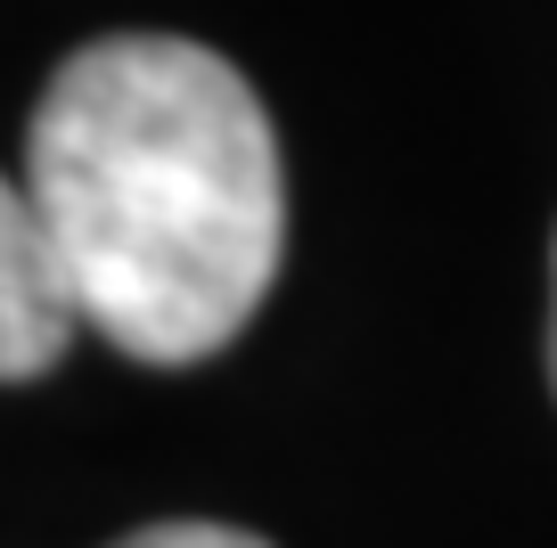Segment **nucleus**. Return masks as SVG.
I'll list each match as a JSON object with an SVG mask.
<instances>
[{"instance_id": "obj_1", "label": "nucleus", "mask_w": 557, "mask_h": 548, "mask_svg": "<svg viewBox=\"0 0 557 548\" xmlns=\"http://www.w3.org/2000/svg\"><path fill=\"white\" fill-rule=\"evenodd\" d=\"M25 197L115 352L189 369L278 278L287 180L255 83L181 34H107L25 123Z\"/></svg>"}, {"instance_id": "obj_2", "label": "nucleus", "mask_w": 557, "mask_h": 548, "mask_svg": "<svg viewBox=\"0 0 557 548\" xmlns=\"http://www.w3.org/2000/svg\"><path fill=\"white\" fill-rule=\"evenodd\" d=\"M83 320L90 311H83V287H74L58 238L41 229L34 197L9 189L0 197V377L9 385L50 377Z\"/></svg>"}, {"instance_id": "obj_3", "label": "nucleus", "mask_w": 557, "mask_h": 548, "mask_svg": "<svg viewBox=\"0 0 557 548\" xmlns=\"http://www.w3.org/2000/svg\"><path fill=\"white\" fill-rule=\"evenodd\" d=\"M115 548H271L262 532H238V524H148Z\"/></svg>"}, {"instance_id": "obj_4", "label": "nucleus", "mask_w": 557, "mask_h": 548, "mask_svg": "<svg viewBox=\"0 0 557 548\" xmlns=\"http://www.w3.org/2000/svg\"><path fill=\"white\" fill-rule=\"evenodd\" d=\"M549 385H557V303H549Z\"/></svg>"}]
</instances>
